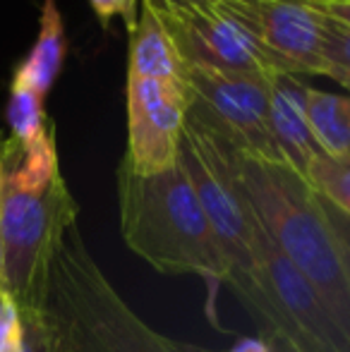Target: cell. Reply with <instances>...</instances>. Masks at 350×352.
I'll use <instances>...</instances> for the list:
<instances>
[{"instance_id": "4fadbf2b", "label": "cell", "mask_w": 350, "mask_h": 352, "mask_svg": "<svg viewBox=\"0 0 350 352\" xmlns=\"http://www.w3.org/2000/svg\"><path fill=\"white\" fill-rule=\"evenodd\" d=\"M307 122L317 148L327 156L350 153V96L322 89L307 91Z\"/></svg>"}, {"instance_id": "ffe728a7", "label": "cell", "mask_w": 350, "mask_h": 352, "mask_svg": "<svg viewBox=\"0 0 350 352\" xmlns=\"http://www.w3.org/2000/svg\"><path fill=\"white\" fill-rule=\"evenodd\" d=\"M319 14L350 29V0H305Z\"/></svg>"}, {"instance_id": "7402d4cb", "label": "cell", "mask_w": 350, "mask_h": 352, "mask_svg": "<svg viewBox=\"0 0 350 352\" xmlns=\"http://www.w3.org/2000/svg\"><path fill=\"white\" fill-rule=\"evenodd\" d=\"M228 352H274L264 338H240Z\"/></svg>"}, {"instance_id": "3957f363", "label": "cell", "mask_w": 350, "mask_h": 352, "mask_svg": "<svg viewBox=\"0 0 350 352\" xmlns=\"http://www.w3.org/2000/svg\"><path fill=\"white\" fill-rule=\"evenodd\" d=\"M118 206L125 245L159 274L201 276L211 287L233 278V266L180 166L156 175H137L122 158Z\"/></svg>"}, {"instance_id": "d6986e66", "label": "cell", "mask_w": 350, "mask_h": 352, "mask_svg": "<svg viewBox=\"0 0 350 352\" xmlns=\"http://www.w3.org/2000/svg\"><path fill=\"white\" fill-rule=\"evenodd\" d=\"M324 209H327V218H329V223H331L333 237H336L338 252H341L343 269H346V276L350 283V218H346L343 213H338L333 206H329L327 201H324Z\"/></svg>"}, {"instance_id": "e0dca14e", "label": "cell", "mask_w": 350, "mask_h": 352, "mask_svg": "<svg viewBox=\"0 0 350 352\" xmlns=\"http://www.w3.org/2000/svg\"><path fill=\"white\" fill-rule=\"evenodd\" d=\"M24 345V326L14 300L0 290V352H12Z\"/></svg>"}, {"instance_id": "8fae6325", "label": "cell", "mask_w": 350, "mask_h": 352, "mask_svg": "<svg viewBox=\"0 0 350 352\" xmlns=\"http://www.w3.org/2000/svg\"><path fill=\"white\" fill-rule=\"evenodd\" d=\"M187 65L177 53V46L166 29L164 19L149 0H142L137 22L130 29V72L135 77L166 79L185 84Z\"/></svg>"}, {"instance_id": "277c9868", "label": "cell", "mask_w": 350, "mask_h": 352, "mask_svg": "<svg viewBox=\"0 0 350 352\" xmlns=\"http://www.w3.org/2000/svg\"><path fill=\"white\" fill-rule=\"evenodd\" d=\"M235 163L266 235L309 280L333 324L350 340V283L322 197L285 163L240 151H235Z\"/></svg>"}, {"instance_id": "d4e9b609", "label": "cell", "mask_w": 350, "mask_h": 352, "mask_svg": "<svg viewBox=\"0 0 350 352\" xmlns=\"http://www.w3.org/2000/svg\"><path fill=\"white\" fill-rule=\"evenodd\" d=\"M195 3H211V0H195Z\"/></svg>"}, {"instance_id": "cb8c5ba5", "label": "cell", "mask_w": 350, "mask_h": 352, "mask_svg": "<svg viewBox=\"0 0 350 352\" xmlns=\"http://www.w3.org/2000/svg\"><path fill=\"white\" fill-rule=\"evenodd\" d=\"M12 352H34V350H32V348H29V345H27V343H24V345H22V348H17V350H12Z\"/></svg>"}, {"instance_id": "ac0fdd59", "label": "cell", "mask_w": 350, "mask_h": 352, "mask_svg": "<svg viewBox=\"0 0 350 352\" xmlns=\"http://www.w3.org/2000/svg\"><path fill=\"white\" fill-rule=\"evenodd\" d=\"M96 12L101 27H108L113 17H122L127 29L135 27L137 22V10H140V0H89Z\"/></svg>"}, {"instance_id": "6da1fadb", "label": "cell", "mask_w": 350, "mask_h": 352, "mask_svg": "<svg viewBox=\"0 0 350 352\" xmlns=\"http://www.w3.org/2000/svg\"><path fill=\"white\" fill-rule=\"evenodd\" d=\"M22 326L34 352H214L142 321L91 259L77 226L53 254L41 309Z\"/></svg>"}, {"instance_id": "5b68a950", "label": "cell", "mask_w": 350, "mask_h": 352, "mask_svg": "<svg viewBox=\"0 0 350 352\" xmlns=\"http://www.w3.org/2000/svg\"><path fill=\"white\" fill-rule=\"evenodd\" d=\"M177 166L185 170L216 242L233 266L228 285L243 297L257 290V247L259 221L238 177L235 148L197 122L187 120L180 140Z\"/></svg>"}, {"instance_id": "8992f818", "label": "cell", "mask_w": 350, "mask_h": 352, "mask_svg": "<svg viewBox=\"0 0 350 352\" xmlns=\"http://www.w3.org/2000/svg\"><path fill=\"white\" fill-rule=\"evenodd\" d=\"M185 87L190 94L187 120L245 156L283 163L269 130V79L187 67Z\"/></svg>"}, {"instance_id": "7a4b0ae2", "label": "cell", "mask_w": 350, "mask_h": 352, "mask_svg": "<svg viewBox=\"0 0 350 352\" xmlns=\"http://www.w3.org/2000/svg\"><path fill=\"white\" fill-rule=\"evenodd\" d=\"M75 226L77 204L58 168L53 132L27 146L12 137L0 144L3 290L22 321L41 309L53 254Z\"/></svg>"}, {"instance_id": "7c38bea8", "label": "cell", "mask_w": 350, "mask_h": 352, "mask_svg": "<svg viewBox=\"0 0 350 352\" xmlns=\"http://www.w3.org/2000/svg\"><path fill=\"white\" fill-rule=\"evenodd\" d=\"M65 60V27L56 0H43L41 22H39L36 43L29 51L27 60L14 70V82L32 87L39 96L46 98Z\"/></svg>"}, {"instance_id": "9a60e30c", "label": "cell", "mask_w": 350, "mask_h": 352, "mask_svg": "<svg viewBox=\"0 0 350 352\" xmlns=\"http://www.w3.org/2000/svg\"><path fill=\"white\" fill-rule=\"evenodd\" d=\"M8 122L12 130V140L22 146L41 140L46 132H51L43 113V96H39L32 87L22 82H14L10 87V103H8Z\"/></svg>"}, {"instance_id": "44dd1931", "label": "cell", "mask_w": 350, "mask_h": 352, "mask_svg": "<svg viewBox=\"0 0 350 352\" xmlns=\"http://www.w3.org/2000/svg\"><path fill=\"white\" fill-rule=\"evenodd\" d=\"M259 329H262V338L271 345L274 352H298L281 329H276V326H259Z\"/></svg>"}, {"instance_id": "603a6c76", "label": "cell", "mask_w": 350, "mask_h": 352, "mask_svg": "<svg viewBox=\"0 0 350 352\" xmlns=\"http://www.w3.org/2000/svg\"><path fill=\"white\" fill-rule=\"evenodd\" d=\"M0 290H3V242H0Z\"/></svg>"}, {"instance_id": "52a82bcc", "label": "cell", "mask_w": 350, "mask_h": 352, "mask_svg": "<svg viewBox=\"0 0 350 352\" xmlns=\"http://www.w3.org/2000/svg\"><path fill=\"white\" fill-rule=\"evenodd\" d=\"M173 36L187 67L269 79L283 72L264 56L250 34L211 3L195 0H149Z\"/></svg>"}, {"instance_id": "9c48e42d", "label": "cell", "mask_w": 350, "mask_h": 352, "mask_svg": "<svg viewBox=\"0 0 350 352\" xmlns=\"http://www.w3.org/2000/svg\"><path fill=\"white\" fill-rule=\"evenodd\" d=\"M278 70L322 74V14L305 0H211Z\"/></svg>"}, {"instance_id": "5bb4252c", "label": "cell", "mask_w": 350, "mask_h": 352, "mask_svg": "<svg viewBox=\"0 0 350 352\" xmlns=\"http://www.w3.org/2000/svg\"><path fill=\"white\" fill-rule=\"evenodd\" d=\"M307 185L329 206L350 218V153L327 156L319 151L307 170Z\"/></svg>"}, {"instance_id": "ba28073f", "label": "cell", "mask_w": 350, "mask_h": 352, "mask_svg": "<svg viewBox=\"0 0 350 352\" xmlns=\"http://www.w3.org/2000/svg\"><path fill=\"white\" fill-rule=\"evenodd\" d=\"M190 94L180 82L127 74V153L137 175H156L177 166Z\"/></svg>"}, {"instance_id": "2e32d148", "label": "cell", "mask_w": 350, "mask_h": 352, "mask_svg": "<svg viewBox=\"0 0 350 352\" xmlns=\"http://www.w3.org/2000/svg\"><path fill=\"white\" fill-rule=\"evenodd\" d=\"M322 77L350 89V29L322 14Z\"/></svg>"}, {"instance_id": "30bf717a", "label": "cell", "mask_w": 350, "mask_h": 352, "mask_svg": "<svg viewBox=\"0 0 350 352\" xmlns=\"http://www.w3.org/2000/svg\"><path fill=\"white\" fill-rule=\"evenodd\" d=\"M309 87L293 72H274L269 77V130L285 166L303 180L319 153L307 122Z\"/></svg>"}]
</instances>
